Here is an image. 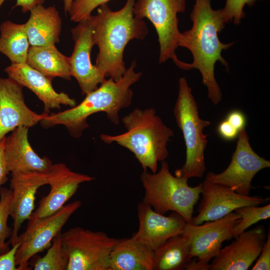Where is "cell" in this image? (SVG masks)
<instances>
[{"label": "cell", "mask_w": 270, "mask_h": 270, "mask_svg": "<svg viewBox=\"0 0 270 270\" xmlns=\"http://www.w3.org/2000/svg\"><path fill=\"white\" fill-rule=\"evenodd\" d=\"M0 52L11 64L26 63L30 46L24 24L8 20L0 26Z\"/></svg>", "instance_id": "25"}, {"label": "cell", "mask_w": 270, "mask_h": 270, "mask_svg": "<svg viewBox=\"0 0 270 270\" xmlns=\"http://www.w3.org/2000/svg\"><path fill=\"white\" fill-rule=\"evenodd\" d=\"M110 270H154V250L135 239H119L110 259Z\"/></svg>", "instance_id": "22"}, {"label": "cell", "mask_w": 270, "mask_h": 270, "mask_svg": "<svg viewBox=\"0 0 270 270\" xmlns=\"http://www.w3.org/2000/svg\"><path fill=\"white\" fill-rule=\"evenodd\" d=\"M90 16L71 29L74 42L70 57L71 76L76 80L82 94L95 90L106 79L104 74L91 61V52L95 44Z\"/></svg>", "instance_id": "12"}, {"label": "cell", "mask_w": 270, "mask_h": 270, "mask_svg": "<svg viewBox=\"0 0 270 270\" xmlns=\"http://www.w3.org/2000/svg\"><path fill=\"white\" fill-rule=\"evenodd\" d=\"M110 0H74L68 14L70 20L79 22L88 18L92 12L100 6L107 4Z\"/></svg>", "instance_id": "29"}, {"label": "cell", "mask_w": 270, "mask_h": 270, "mask_svg": "<svg viewBox=\"0 0 270 270\" xmlns=\"http://www.w3.org/2000/svg\"><path fill=\"white\" fill-rule=\"evenodd\" d=\"M12 198V190L10 188H0V254L9 250V243L6 242L5 240L10 236L12 232V229L8 226Z\"/></svg>", "instance_id": "28"}, {"label": "cell", "mask_w": 270, "mask_h": 270, "mask_svg": "<svg viewBox=\"0 0 270 270\" xmlns=\"http://www.w3.org/2000/svg\"><path fill=\"white\" fill-rule=\"evenodd\" d=\"M73 1L74 0H63L64 12L66 16L70 10V6Z\"/></svg>", "instance_id": "38"}, {"label": "cell", "mask_w": 270, "mask_h": 270, "mask_svg": "<svg viewBox=\"0 0 270 270\" xmlns=\"http://www.w3.org/2000/svg\"><path fill=\"white\" fill-rule=\"evenodd\" d=\"M4 138L0 142V186L8 180L10 172L6 168L4 154Z\"/></svg>", "instance_id": "36"}, {"label": "cell", "mask_w": 270, "mask_h": 270, "mask_svg": "<svg viewBox=\"0 0 270 270\" xmlns=\"http://www.w3.org/2000/svg\"><path fill=\"white\" fill-rule=\"evenodd\" d=\"M240 216V220L234 227L232 235L236 238L247 228L262 220L270 217V204L263 206H248L238 208L234 210Z\"/></svg>", "instance_id": "27"}, {"label": "cell", "mask_w": 270, "mask_h": 270, "mask_svg": "<svg viewBox=\"0 0 270 270\" xmlns=\"http://www.w3.org/2000/svg\"><path fill=\"white\" fill-rule=\"evenodd\" d=\"M186 0H138L134 6L136 18L148 19L154 26L160 46L159 63L172 60L179 68L188 70V63L180 60L176 53L180 32L178 14L186 10Z\"/></svg>", "instance_id": "7"}, {"label": "cell", "mask_w": 270, "mask_h": 270, "mask_svg": "<svg viewBox=\"0 0 270 270\" xmlns=\"http://www.w3.org/2000/svg\"><path fill=\"white\" fill-rule=\"evenodd\" d=\"M173 112L186 147V162L176 170L174 176L188 179L201 178L206 169L204 152L208 144L207 135L204 134V130L211 122L200 117L198 104L184 77L178 80V96Z\"/></svg>", "instance_id": "5"}, {"label": "cell", "mask_w": 270, "mask_h": 270, "mask_svg": "<svg viewBox=\"0 0 270 270\" xmlns=\"http://www.w3.org/2000/svg\"><path fill=\"white\" fill-rule=\"evenodd\" d=\"M238 138L228 166L219 174L209 172L204 180L248 196L254 177L262 170L270 168V162L258 156L252 148L245 128L240 132Z\"/></svg>", "instance_id": "9"}, {"label": "cell", "mask_w": 270, "mask_h": 270, "mask_svg": "<svg viewBox=\"0 0 270 270\" xmlns=\"http://www.w3.org/2000/svg\"><path fill=\"white\" fill-rule=\"evenodd\" d=\"M226 119L239 132L245 128L246 118L244 113L239 110H233L228 112Z\"/></svg>", "instance_id": "34"}, {"label": "cell", "mask_w": 270, "mask_h": 270, "mask_svg": "<svg viewBox=\"0 0 270 270\" xmlns=\"http://www.w3.org/2000/svg\"><path fill=\"white\" fill-rule=\"evenodd\" d=\"M126 129L115 136L102 134L106 144L115 142L128 150L134 156L144 170L157 172L158 162L168 158L167 144L174 136L172 130L164 124L152 108L134 109L121 119Z\"/></svg>", "instance_id": "4"}, {"label": "cell", "mask_w": 270, "mask_h": 270, "mask_svg": "<svg viewBox=\"0 0 270 270\" xmlns=\"http://www.w3.org/2000/svg\"><path fill=\"white\" fill-rule=\"evenodd\" d=\"M212 0H195L190 17L192 28L180 32L178 46L188 48L193 57L188 70L197 69L202 76L203 84L208 89V96L214 105L222 100V93L214 76V66L220 62L228 72V64L222 56L234 42L224 44L218 38L225 27L222 8L214 10Z\"/></svg>", "instance_id": "1"}, {"label": "cell", "mask_w": 270, "mask_h": 270, "mask_svg": "<svg viewBox=\"0 0 270 270\" xmlns=\"http://www.w3.org/2000/svg\"><path fill=\"white\" fill-rule=\"evenodd\" d=\"M256 264L252 270H270V231L268 228L266 239L263 246Z\"/></svg>", "instance_id": "31"}, {"label": "cell", "mask_w": 270, "mask_h": 270, "mask_svg": "<svg viewBox=\"0 0 270 270\" xmlns=\"http://www.w3.org/2000/svg\"><path fill=\"white\" fill-rule=\"evenodd\" d=\"M137 209L139 226L132 237L153 250L168 238L182 234L187 223L176 212L165 216L142 202Z\"/></svg>", "instance_id": "17"}, {"label": "cell", "mask_w": 270, "mask_h": 270, "mask_svg": "<svg viewBox=\"0 0 270 270\" xmlns=\"http://www.w3.org/2000/svg\"><path fill=\"white\" fill-rule=\"evenodd\" d=\"M217 132L221 138L230 141L236 139L238 136L240 132L225 119L218 124Z\"/></svg>", "instance_id": "33"}, {"label": "cell", "mask_w": 270, "mask_h": 270, "mask_svg": "<svg viewBox=\"0 0 270 270\" xmlns=\"http://www.w3.org/2000/svg\"><path fill=\"white\" fill-rule=\"evenodd\" d=\"M94 178L72 171L66 164H53L49 173L48 194L42 198L37 209L28 220L40 218L60 209L76 192L80 184L89 182Z\"/></svg>", "instance_id": "18"}, {"label": "cell", "mask_w": 270, "mask_h": 270, "mask_svg": "<svg viewBox=\"0 0 270 270\" xmlns=\"http://www.w3.org/2000/svg\"><path fill=\"white\" fill-rule=\"evenodd\" d=\"M20 245L18 241L8 251L0 254V270H18L16 263V254Z\"/></svg>", "instance_id": "32"}, {"label": "cell", "mask_w": 270, "mask_h": 270, "mask_svg": "<svg viewBox=\"0 0 270 270\" xmlns=\"http://www.w3.org/2000/svg\"><path fill=\"white\" fill-rule=\"evenodd\" d=\"M6 0H0V8ZM45 0H16V2L14 8L20 6L24 13L30 12L38 4H43Z\"/></svg>", "instance_id": "35"}, {"label": "cell", "mask_w": 270, "mask_h": 270, "mask_svg": "<svg viewBox=\"0 0 270 270\" xmlns=\"http://www.w3.org/2000/svg\"><path fill=\"white\" fill-rule=\"evenodd\" d=\"M28 128L18 126L4 138V154L9 172L49 173L53 164L47 157L40 156L28 140Z\"/></svg>", "instance_id": "19"}, {"label": "cell", "mask_w": 270, "mask_h": 270, "mask_svg": "<svg viewBox=\"0 0 270 270\" xmlns=\"http://www.w3.org/2000/svg\"><path fill=\"white\" fill-rule=\"evenodd\" d=\"M190 243L183 233L173 236L154 250V270H182L193 259Z\"/></svg>", "instance_id": "24"}, {"label": "cell", "mask_w": 270, "mask_h": 270, "mask_svg": "<svg viewBox=\"0 0 270 270\" xmlns=\"http://www.w3.org/2000/svg\"><path fill=\"white\" fill-rule=\"evenodd\" d=\"M256 0H226L222 14L225 24L233 20L235 25L239 24L245 17L244 8L246 5L252 6Z\"/></svg>", "instance_id": "30"}, {"label": "cell", "mask_w": 270, "mask_h": 270, "mask_svg": "<svg viewBox=\"0 0 270 270\" xmlns=\"http://www.w3.org/2000/svg\"><path fill=\"white\" fill-rule=\"evenodd\" d=\"M24 24L30 46L56 44L60 42L62 22L55 6L38 4Z\"/></svg>", "instance_id": "21"}, {"label": "cell", "mask_w": 270, "mask_h": 270, "mask_svg": "<svg viewBox=\"0 0 270 270\" xmlns=\"http://www.w3.org/2000/svg\"><path fill=\"white\" fill-rule=\"evenodd\" d=\"M200 194L202 199L198 208V214L192 217L190 222L193 224L216 220L238 208L262 204L270 200L260 196L242 195L222 184L205 180L202 182Z\"/></svg>", "instance_id": "13"}, {"label": "cell", "mask_w": 270, "mask_h": 270, "mask_svg": "<svg viewBox=\"0 0 270 270\" xmlns=\"http://www.w3.org/2000/svg\"><path fill=\"white\" fill-rule=\"evenodd\" d=\"M26 63L46 76L71 78L70 57L61 53L55 44L30 46Z\"/></svg>", "instance_id": "23"}, {"label": "cell", "mask_w": 270, "mask_h": 270, "mask_svg": "<svg viewBox=\"0 0 270 270\" xmlns=\"http://www.w3.org/2000/svg\"><path fill=\"white\" fill-rule=\"evenodd\" d=\"M140 178L144 189L142 202L162 214L170 211L176 212L188 223H190L202 183L190 186L188 178L177 177L170 173L165 160L162 162L158 172L150 173L143 170Z\"/></svg>", "instance_id": "6"}, {"label": "cell", "mask_w": 270, "mask_h": 270, "mask_svg": "<svg viewBox=\"0 0 270 270\" xmlns=\"http://www.w3.org/2000/svg\"><path fill=\"white\" fill-rule=\"evenodd\" d=\"M4 71L8 77L28 88L37 96L44 104V113L48 114L52 110H59L61 105L73 107L76 104V100L67 94L55 90L52 80L26 63L11 64Z\"/></svg>", "instance_id": "20"}, {"label": "cell", "mask_w": 270, "mask_h": 270, "mask_svg": "<svg viewBox=\"0 0 270 270\" xmlns=\"http://www.w3.org/2000/svg\"><path fill=\"white\" fill-rule=\"evenodd\" d=\"M23 88L9 77H0V142L17 127H32L48 114H38L26 106Z\"/></svg>", "instance_id": "14"}, {"label": "cell", "mask_w": 270, "mask_h": 270, "mask_svg": "<svg viewBox=\"0 0 270 270\" xmlns=\"http://www.w3.org/2000/svg\"><path fill=\"white\" fill-rule=\"evenodd\" d=\"M49 173H11L12 198L10 216L13 220V228L8 243L12 246L18 242V232L22 224L25 220H28L33 212L38 190L43 185L48 184Z\"/></svg>", "instance_id": "15"}, {"label": "cell", "mask_w": 270, "mask_h": 270, "mask_svg": "<svg viewBox=\"0 0 270 270\" xmlns=\"http://www.w3.org/2000/svg\"><path fill=\"white\" fill-rule=\"evenodd\" d=\"M136 62H132L120 80L105 79L96 89L86 94L80 104L62 112L48 114L40 122V124L46 128L63 125L70 134L76 138L88 127V118L94 114L104 112L112 123L118 124L120 112L132 104L133 92L130 87L142 75L136 72Z\"/></svg>", "instance_id": "3"}, {"label": "cell", "mask_w": 270, "mask_h": 270, "mask_svg": "<svg viewBox=\"0 0 270 270\" xmlns=\"http://www.w3.org/2000/svg\"><path fill=\"white\" fill-rule=\"evenodd\" d=\"M136 0H126L120 10H112L107 4L98 7L97 14H91L92 36L98 48L95 66L106 78L118 81L126 68L124 52L132 40H143L148 34L145 22L136 18L134 6Z\"/></svg>", "instance_id": "2"}, {"label": "cell", "mask_w": 270, "mask_h": 270, "mask_svg": "<svg viewBox=\"0 0 270 270\" xmlns=\"http://www.w3.org/2000/svg\"><path fill=\"white\" fill-rule=\"evenodd\" d=\"M210 264H203L198 262L193 258L192 260L186 268V270H210Z\"/></svg>", "instance_id": "37"}, {"label": "cell", "mask_w": 270, "mask_h": 270, "mask_svg": "<svg viewBox=\"0 0 270 270\" xmlns=\"http://www.w3.org/2000/svg\"><path fill=\"white\" fill-rule=\"evenodd\" d=\"M240 219L234 211L204 224L187 222L182 233L190 240L191 256L202 264H208L218 254L223 242L232 238L233 228Z\"/></svg>", "instance_id": "11"}, {"label": "cell", "mask_w": 270, "mask_h": 270, "mask_svg": "<svg viewBox=\"0 0 270 270\" xmlns=\"http://www.w3.org/2000/svg\"><path fill=\"white\" fill-rule=\"evenodd\" d=\"M221 248L210 270H246L258 257L266 240L265 228L259 225L244 231Z\"/></svg>", "instance_id": "16"}, {"label": "cell", "mask_w": 270, "mask_h": 270, "mask_svg": "<svg viewBox=\"0 0 270 270\" xmlns=\"http://www.w3.org/2000/svg\"><path fill=\"white\" fill-rule=\"evenodd\" d=\"M62 237V233L60 232L54 237L51 246L43 257L32 258L30 265L34 270H66L68 260L63 252Z\"/></svg>", "instance_id": "26"}, {"label": "cell", "mask_w": 270, "mask_h": 270, "mask_svg": "<svg viewBox=\"0 0 270 270\" xmlns=\"http://www.w3.org/2000/svg\"><path fill=\"white\" fill-rule=\"evenodd\" d=\"M78 200L64 204L50 216L34 220H28L26 230L18 236L20 245L16 254L18 270H30L28 260L37 254L48 248L54 237L60 232L70 216L80 206Z\"/></svg>", "instance_id": "10"}, {"label": "cell", "mask_w": 270, "mask_h": 270, "mask_svg": "<svg viewBox=\"0 0 270 270\" xmlns=\"http://www.w3.org/2000/svg\"><path fill=\"white\" fill-rule=\"evenodd\" d=\"M119 239L80 227L62 234L66 270H110L112 252Z\"/></svg>", "instance_id": "8"}]
</instances>
